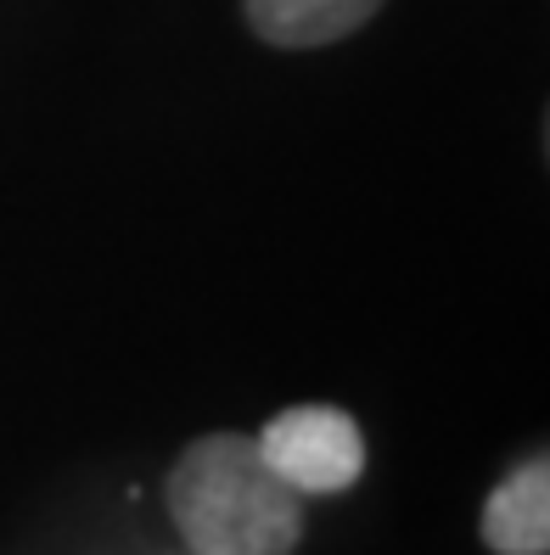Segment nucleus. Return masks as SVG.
<instances>
[{
	"instance_id": "7ed1b4c3",
	"label": "nucleus",
	"mask_w": 550,
	"mask_h": 555,
	"mask_svg": "<svg viewBox=\"0 0 550 555\" xmlns=\"http://www.w3.org/2000/svg\"><path fill=\"white\" fill-rule=\"evenodd\" d=\"M387 0H242L247 28L276 51H315L366 28Z\"/></svg>"
},
{
	"instance_id": "20e7f679",
	"label": "nucleus",
	"mask_w": 550,
	"mask_h": 555,
	"mask_svg": "<svg viewBox=\"0 0 550 555\" xmlns=\"http://www.w3.org/2000/svg\"><path fill=\"white\" fill-rule=\"evenodd\" d=\"M477 533L495 555H545L550 550V466L539 454L523 461L483 500Z\"/></svg>"
},
{
	"instance_id": "f257e3e1",
	"label": "nucleus",
	"mask_w": 550,
	"mask_h": 555,
	"mask_svg": "<svg viewBox=\"0 0 550 555\" xmlns=\"http://www.w3.org/2000/svg\"><path fill=\"white\" fill-rule=\"evenodd\" d=\"M169 516L191 555H293L304 494H293L242 433L197 438L169 472Z\"/></svg>"
},
{
	"instance_id": "f03ea898",
	"label": "nucleus",
	"mask_w": 550,
	"mask_h": 555,
	"mask_svg": "<svg viewBox=\"0 0 550 555\" xmlns=\"http://www.w3.org/2000/svg\"><path fill=\"white\" fill-rule=\"evenodd\" d=\"M265 466L293 488V494H343L366 472V438L360 421L337 404H293L265 421L253 438Z\"/></svg>"
}]
</instances>
